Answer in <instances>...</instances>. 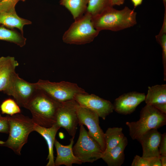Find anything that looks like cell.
Instances as JSON below:
<instances>
[{
    "label": "cell",
    "instance_id": "cell-1",
    "mask_svg": "<svg viewBox=\"0 0 166 166\" xmlns=\"http://www.w3.org/2000/svg\"><path fill=\"white\" fill-rule=\"evenodd\" d=\"M136 13L127 6L121 10L109 7L92 17L94 28L103 30L118 31L133 26L136 24Z\"/></svg>",
    "mask_w": 166,
    "mask_h": 166
},
{
    "label": "cell",
    "instance_id": "cell-2",
    "mask_svg": "<svg viewBox=\"0 0 166 166\" xmlns=\"http://www.w3.org/2000/svg\"><path fill=\"white\" fill-rule=\"evenodd\" d=\"M7 116L9 136L6 141L0 140V146L8 148L20 155L22 148L27 143L29 134L34 131L36 124L32 118L22 114Z\"/></svg>",
    "mask_w": 166,
    "mask_h": 166
},
{
    "label": "cell",
    "instance_id": "cell-3",
    "mask_svg": "<svg viewBox=\"0 0 166 166\" xmlns=\"http://www.w3.org/2000/svg\"><path fill=\"white\" fill-rule=\"evenodd\" d=\"M60 103L38 89L26 109L30 112L32 119L36 124L49 128L55 124L57 110Z\"/></svg>",
    "mask_w": 166,
    "mask_h": 166
},
{
    "label": "cell",
    "instance_id": "cell-4",
    "mask_svg": "<svg viewBox=\"0 0 166 166\" xmlns=\"http://www.w3.org/2000/svg\"><path fill=\"white\" fill-rule=\"evenodd\" d=\"M166 124V114L148 105L142 109L138 121L126 123L130 136L132 140H137L149 130L158 129Z\"/></svg>",
    "mask_w": 166,
    "mask_h": 166
},
{
    "label": "cell",
    "instance_id": "cell-5",
    "mask_svg": "<svg viewBox=\"0 0 166 166\" xmlns=\"http://www.w3.org/2000/svg\"><path fill=\"white\" fill-rule=\"evenodd\" d=\"M100 31L94 27L92 16L85 12L75 19L63 35V41L70 44L82 45L93 41Z\"/></svg>",
    "mask_w": 166,
    "mask_h": 166
},
{
    "label": "cell",
    "instance_id": "cell-6",
    "mask_svg": "<svg viewBox=\"0 0 166 166\" xmlns=\"http://www.w3.org/2000/svg\"><path fill=\"white\" fill-rule=\"evenodd\" d=\"M35 84L38 89L59 103L73 100L78 94L87 93L77 84L65 81L56 82L40 79Z\"/></svg>",
    "mask_w": 166,
    "mask_h": 166
},
{
    "label": "cell",
    "instance_id": "cell-7",
    "mask_svg": "<svg viewBox=\"0 0 166 166\" xmlns=\"http://www.w3.org/2000/svg\"><path fill=\"white\" fill-rule=\"evenodd\" d=\"M77 141L73 147L74 155L82 163H92L101 158L103 151L83 125L80 126Z\"/></svg>",
    "mask_w": 166,
    "mask_h": 166
},
{
    "label": "cell",
    "instance_id": "cell-8",
    "mask_svg": "<svg viewBox=\"0 0 166 166\" xmlns=\"http://www.w3.org/2000/svg\"><path fill=\"white\" fill-rule=\"evenodd\" d=\"M78 104L74 99L61 103L57 110L54 124L65 129L73 137H75L78 124Z\"/></svg>",
    "mask_w": 166,
    "mask_h": 166
},
{
    "label": "cell",
    "instance_id": "cell-9",
    "mask_svg": "<svg viewBox=\"0 0 166 166\" xmlns=\"http://www.w3.org/2000/svg\"><path fill=\"white\" fill-rule=\"evenodd\" d=\"M78 124L85 125L89 134L97 142L102 150L105 149L104 132L99 125V117L95 112L78 104L77 106Z\"/></svg>",
    "mask_w": 166,
    "mask_h": 166
},
{
    "label": "cell",
    "instance_id": "cell-10",
    "mask_svg": "<svg viewBox=\"0 0 166 166\" xmlns=\"http://www.w3.org/2000/svg\"><path fill=\"white\" fill-rule=\"evenodd\" d=\"M37 90L35 83L25 80L16 73L5 93L12 96L19 106L26 108Z\"/></svg>",
    "mask_w": 166,
    "mask_h": 166
},
{
    "label": "cell",
    "instance_id": "cell-11",
    "mask_svg": "<svg viewBox=\"0 0 166 166\" xmlns=\"http://www.w3.org/2000/svg\"><path fill=\"white\" fill-rule=\"evenodd\" d=\"M74 99L79 105L94 112L104 120L114 110L113 105L111 102L94 94H78Z\"/></svg>",
    "mask_w": 166,
    "mask_h": 166
},
{
    "label": "cell",
    "instance_id": "cell-12",
    "mask_svg": "<svg viewBox=\"0 0 166 166\" xmlns=\"http://www.w3.org/2000/svg\"><path fill=\"white\" fill-rule=\"evenodd\" d=\"M145 97L144 93L135 91L123 94L115 100L114 110L122 115L130 114L141 102L144 101Z\"/></svg>",
    "mask_w": 166,
    "mask_h": 166
},
{
    "label": "cell",
    "instance_id": "cell-13",
    "mask_svg": "<svg viewBox=\"0 0 166 166\" xmlns=\"http://www.w3.org/2000/svg\"><path fill=\"white\" fill-rule=\"evenodd\" d=\"M162 134L157 129L150 130L144 133L137 140L142 147V157L147 159L159 157V146Z\"/></svg>",
    "mask_w": 166,
    "mask_h": 166
},
{
    "label": "cell",
    "instance_id": "cell-14",
    "mask_svg": "<svg viewBox=\"0 0 166 166\" xmlns=\"http://www.w3.org/2000/svg\"><path fill=\"white\" fill-rule=\"evenodd\" d=\"M19 63L13 57H0V91L4 93L8 89L16 73Z\"/></svg>",
    "mask_w": 166,
    "mask_h": 166
},
{
    "label": "cell",
    "instance_id": "cell-15",
    "mask_svg": "<svg viewBox=\"0 0 166 166\" xmlns=\"http://www.w3.org/2000/svg\"><path fill=\"white\" fill-rule=\"evenodd\" d=\"M74 138L72 137L70 140L69 144L67 145L62 144L55 139L54 145L57 151V156L54 160L55 166L63 165L72 166L73 164H82L74 155L73 152Z\"/></svg>",
    "mask_w": 166,
    "mask_h": 166
},
{
    "label": "cell",
    "instance_id": "cell-16",
    "mask_svg": "<svg viewBox=\"0 0 166 166\" xmlns=\"http://www.w3.org/2000/svg\"><path fill=\"white\" fill-rule=\"evenodd\" d=\"M144 101L166 114V85H156L148 87Z\"/></svg>",
    "mask_w": 166,
    "mask_h": 166
},
{
    "label": "cell",
    "instance_id": "cell-17",
    "mask_svg": "<svg viewBox=\"0 0 166 166\" xmlns=\"http://www.w3.org/2000/svg\"><path fill=\"white\" fill-rule=\"evenodd\" d=\"M60 128L55 124L49 128H46L36 124L34 128L45 140L47 144L48 154L47 160L48 162L46 166H55L53 154V146L56 134Z\"/></svg>",
    "mask_w": 166,
    "mask_h": 166
},
{
    "label": "cell",
    "instance_id": "cell-18",
    "mask_svg": "<svg viewBox=\"0 0 166 166\" xmlns=\"http://www.w3.org/2000/svg\"><path fill=\"white\" fill-rule=\"evenodd\" d=\"M128 144L126 137L117 145L103 152L101 159L109 166H121L124 162V150Z\"/></svg>",
    "mask_w": 166,
    "mask_h": 166
},
{
    "label": "cell",
    "instance_id": "cell-19",
    "mask_svg": "<svg viewBox=\"0 0 166 166\" xmlns=\"http://www.w3.org/2000/svg\"><path fill=\"white\" fill-rule=\"evenodd\" d=\"M31 24V22L30 21L19 17L16 12L0 11V24L8 28H16L20 30L22 34L24 26Z\"/></svg>",
    "mask_w": 166,
    "mask_h": 166
},
{
    "label": "cell",
    "instance_id": "cell-20",
    "mask_svg": "<svg viewBox=\"0 0 166 166\" xmlns=\"http://www.w3.org/2000/svg\"><path fill=\"white\" fill-rule=\"evenodd\" d=\"M121 127L109 128L104 133L105 149L108 151L117 145L123 139L125 136Z\"/></svg>",
    "mask_w": 166,
    "mask_h": 166
},
{
    "label": "cell",
    "instance_id": "cell-21",
    "mask_svg": "<svg viewBox=\"0 0 166 166\" xmlns=\"http://www.w3.org/2000/svg\"><path fill=\"white\" fill-rule=\"evenodd\" d=\"M88 0H61V4L69 10L75 19L86 11Z\"/></svg>",
    "mask_w": 166,
    "mask_h": 166
},
{
    "label": "cell",
    "instance_id": "cell-22",
    "mask_svg": "<svg viewBox=\"0 0 166 166\" xmlns=\"http://www.w3.org/2000/svg\"><path fill=\"white\" fill-rule=\"evenodd\" d=\"M22 34L0 24V40L12 42L22 47L25 45L26 42V39Z\"/></svg>",
    "mask_w": 166,
    "mask_h": 166
},
{
    "label": "cell",
    "instance_id": "cell-23",
    "mask_svg": "<svg viewBox=\"0 0 166 166\" xmlns=\"http://www.w3.org/2000/svg\"><path fill=\"white\" fill-rule=\"evenodd\" d=\"M85 12L92 17L97 15L105 9L113 7L111 0H89Z\"/></svg>",
    "mask_w": 166,
    "mask_h": 166
},
{
    "label": "cell",
    "instance_id": "cell-24",
    "mask_svg": "<svg viewBox=\"0 0 166 166\" xmlns=\"http://www.w3.org/2000/svg\"><path fill=\"white\" fill-rule=\"evenodd\" d=\"M0 107L2 114H6L10 116L19 114L21 112L19 106L15 100L11 99L4 100Z\"/></svg>",
    "mask_w": 166,
    "mask_h": 166
},
{
    "label": "cell",
    "instance_id": "cell-25",
    "mask_svg": "<svg viewBox=\"0 0 166 166\" xmlns=\"http://www.w3.org/2000/svg\"><path fill=\"white\" fill-rule=\"evenodd\" d=\"M162 51V62L164 67V80H166V25L163 24L159 34L156 36Z\"/></svg>",
    "mask_w": 166,
    "mask_h": 166
},
{
    "label": "cell",
    "instance_id": "cell-26",
    "mask_svg": "<svg viewBox=\"0 0 166 166\" xmlns=\"http://www.w3.org/2000/svg\"><path fill=\"white\" fill-rule=\"evenodd\" d=\"M20 0H1L0 1V11L6 12H16L15 6L18 2Z\"/></svg>",
    "mask_w": 166,
    "mask_h": 166
},
{
    "label": "cell",
    "instance_id": "cell-27",
    "mask_svg": "<svg viewBox=\"0 0 166 166\" xmlns=\"http://www.w3.org/2000/svg\"><path fill=\"white\" fill-rule=\"evenodd\" d=\"M131 166H150L149 160L136 155L134 157Z\"/></svg>",
    "mask_w": 166,
    "mask_h": 166
},
{
    "label": "cell",
    "instance_id": "cell-28",
    "mask_svg": "<svg viewBox=\"0 0 166 166\" xmlns=\"http://www.w3.org/2000/svg\"><path fill=\"white\" fill-rule=\"evenodd\" d=\"M9 126L7 116L3 117L0 113V132L9 133Z\"/></svg>",
    "mask_w": 166,
    "mask_h": 166
},
{
    "label": "cell",
    "instance_id": "cell-29",
    "mask_svg": "<svg viewBox=\"0 0 166 166\" xmlns=\"http://www.w3.org/2000/svg\"><path fill=\"white\" fill-rule=\"evenodd\" d=\"M159 149L160 155L166 156V133L165 132L162 134Z\"/></svg>",
    "mask_w": 166,
    "mask_h": 166
},
{
    "label": "cell",
    "instance_id": "cell-30",
    "mask_svg": "<svg viewBox=\"0 0 166 166\" xmlns=\"http://www.w3.org/2000/svg\"><path fill=\"white\" fill-rule=\"evenodd\" d=\"M150 166H161L159 157H155L149 159Z\"/></svg>",
    "mask_w": 166,
    "mask_h": 166
},
{
    "label": "cell",
    "instance_id": "cell-31",
    "mask_svg": "<svg viewBox=\"0 0 166 166\" xmlns=\"http://www.w3.org/2000/svg\"><path fill=\"white\" fill-rule=\"evenodd\" d=\"M125 0H111L112 5L120 6L124 4Z\"/></svg>",
    "mask_w": 166,
    "mask_h": 166
},
{
    "label": "cell",
    "instance_id": "cell-32",
    "mask_svg": "<svg viewBox=\"0 0 166 166\" xmlns=\"http://www.w3.org/2000/svg\"><path fill=\"white\" fill-rule=\"evenodd\" d=\"M134 8L140 5L142 3L143 0H131Z\"/></svg>",
    "mask_w": 166,
    "mask_h": 166
},
{
    "label": "cell",
    "instance_id": "cell-33",
    "mask_svg": "<svg viewBox=\"0 0 166 166\" xmlns=\"http://www.w3.org/2000/svg\"><path fill=\"white\" fill-rule=\"evenodd\" d=\"M161 166H166V156L160 155L159 156Z\"/></svg>",
    "mask_w": 166,
    "mask_h": 166
},
{
    "label": "cell",
    "instance_id": "cell-34",
    "mask_svg": "<svg viewBox=\"0 0 166 166\" xmlns=\"http://www.w3.org/2000/svg\"><path fill=\"white\" fill-rule=\"evenodd\" d=\"M163 1V2L164 4V6L165 8V10H166V0H162Z\"/></svg>",
    "mask_w": 166,
    "mask_h": 166
},
{
    "label": "cell",
    "instance_id": "cell-35",
    "mask_svg": "<svg viewBox=\"0 0 166 166\" xmlns=\"http://www.w3.org/2000/svg\"><path fill=\"white\" fill-rule=\"evenodd\" d=\"M1 0H0V1Z\"/></svg>",
    "mask_w": 166,
    "mask_h": 166
},
{
    "label": "cell",
    "instance_id": "cell-36",
    "mask_svg": "<svg viewBox=\"0 0 166 166\" xmlns=\"http://www.w3.org/2000/svg\"></svg>",
    "mask_w": 166,
    "mask_h": 166
}]
</instances>
